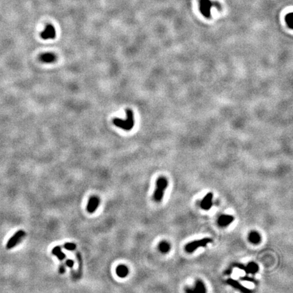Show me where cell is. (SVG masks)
<instances>
[{
    "label": "cell",
    "mask_w": 293,
    "mask_h": 293,
    "mask_svg": "<svg viewBox=\"0 0 293 293\" xmlns=\"http://www.w3.org/2000/svg\"><path fill=\"white\" fill-rule=\"evenodd\" d=\"M227 283L233 288H234V289H237V290H239V291L243 293H248L252 292L251 290H249L248 289H247V288L244 286H242L240 283L237 282V281L234 279H231V278H229V279L227 280Z\"/></svg>",
    "instance_id": "9"
},
{
    "label": "cell",
    "mask_w": 293,
    "mask_h": 293,
    "mask_svg": "<svg viewBox=\"0 0 293 293\" xmlns=\"http://www.w3.org/2000/svg\"><path fill=\"white\" fill-rule=\"evenodd\" d=\"M285 21L286 23V25L289 26V27L292 29L293 27V14L290 12L286 14L285 17Z\"/></svg>",
    "instance_id": "18"
},
{
    "label": "cell",
    "mask_w": 293,
    "mask_h": 293,
    "mask_svg": "<svg viewBox=\"0 0 293 293\" xmlns=\"http://www.w3.org/2000/svg\"><path fill=\"white\" fill-rule=\"evenodd\" d=\"M168 181L164 177H160L156 181V188L153 198L156 202H160L164 198L166 189L168 187Z\"/></svg>",
    "instance_id": "2"
},
{
    "label": "cell",
    "mask_w": 293,
    "mask_h": 293,
    "mask_svg": "<svg viewBox=\"0 0 293 293\" xmlns=\"http://www.w3.org/2000/svg\"><path fill=\"white\" fill-rule=\"evenodd\" d=\"M248 240L253 244H258L261 241V236L257 231H253L248 235Z\"/></svg>",
    "instance_id": "13"
},
{
    "label": "cell",
    "mask_w": 293,
    "mask_h": 293,
    "mask_svg": "<svg viewBox=\"0 0 293 293\" xmlns=\"http://www.w3.org/2000/svg\"><path fill=\"white\" fill-rule=\"evenodd\" d=\"M206 287L204 283L201 282V280H198L196 283L195 288L194 289L191 290V292H200V293H204L206 292Z\"/></svg>",
    "instance_id": "15"
},
{
    "label": "cell",
    "mask_w": 293,
    "mask_h": 293,
    "mask_svg": "<svg viewBox=\"0 0 293 293\" xmlns=\"http://www.w3.org/2000/svg\"><path fill=\"white\" fill-rule=\"evenodd\" d=\"M233 265H234V267H237V268L240 269V270H243L246 273H248V274H250L249 269H248V266H247V265H243V264H241V263H235Z\"/></svg>",
    "instance_id": "20"
},
{
    "label": "cell",
    "mask_w": 293,
    "mask_h": 293,
    "mask_svg": "<svg viewBox=\"0 0 293 293\" xmlns=\"http://www.w3.org/2000/svg\"><path fill=\"white\" fill-rule=\"evenodd\" d=\"M159 249L162 253H167L170 250V245L166 241L161 242L159 244Z\"/></svg>",
    "instance_id": "16"
},
{
    "label": "cell",
    "mask_w": 293,
    "mask_h": 293,
    "mask_svg": "<svg viewBox=\"0 0 293 293\" xmlns=\"http://www.w3.org/2000/svg\"><path fill=\"white\" fill-rule=\"evenodd\" d=\"M128 268L124 265H119L116 268V274L121 278H126L128 275Z\"/></svg>",
    "instance_id": "12"
},
{
    "label": "cell",
    "mask_w": 293,
    "mask_h": 293,
    "mask_svg": "<svg viewBox=\"0 0 293 293\" xmlns=\"http://www.w3.org/2000/svg\"><path fill=\"white\" fill-rule=\"evenodd\" d=\"M212 242V240L209 237H204V238L195 240V241L191 242L190 243L187 244L185 246V251L187 253H193L196 251L197 249L200 248V247H205L207 246L208 244L211 243Z\"/></svg>",
    "instance_id": "3"
},
{
    "label": "cell",
    "mask_w": 293,
    "mask_h": 293,
    "mask_svg": "<svg viewBox=\"0 0 293 293\" xmlns=\"http://www.w3.org/2000/svg\"><path fill=\"white\" fill-rule=\"evenodd\" d=\"M25 232L23 230H19V231H16L7 242L6 246V248L8 250H10L14 248L22 240L23 237H25Z\"/></svg>",
    "instance_id": "5"
},
{
    "label": "cell",
    "mask_w": 293,
    "mask_h": 293,
    "mask_svg": "<svg viewBox=\"0 0 293 293\" xmlns=\"http://www.w3.org/2000/svg\"><path fill=\"white\" fill-rule=\"evenodd\" d=\"M41 37L44 40L54 39L56 37V30H55V28L51 25H47L45 30L41 33Z\"/></svg>",
    "instance_id": "7"
},
{
    "label": "cell",
    "mask_w": 293,
    "mask_h": 293,
    "mask_svg": "<svg viewBox=\"0 0 293 293\" xmlns=\"http://www.w3.org/2000/svg\"><path fill=\"white\" fill-rule=\"evenodd\" d=\"M77 258H78L79 261V275L81 276V275H82V258H81V255L80 253L77 254Z\"/></svg>",
    "instance_id": "21"
},
{
    "label": "cell",
    "mask_w": 293,
    "mask_h": 293,
    "mask_svg": "<svg viewBox=\"0 0 293 293\" xmlns=\"http://www.w3.org/2000/svg\"><path fill=\"white\" fill-rule=\"evenodd\" d=\"M65 265L69 268H72L74 265V261L71 259H67L65 262Z\"/></svg>",
    "instance_id": "23"
},
{
    "label": "cell",
    "mask_w": 293,
    "mask_h": 293,
    "mask_svg": "<svg viewBox=\"0 0 293 293\" xmlns=\"http://www.w3.org/2000/svg\"><path fill=\"white\" fill-rule=\"evenodd\" d=\"M126 114L127 117L126 119L116 118L114 119V124L124 130L129 131L133 129L134 124L133 112L130 109H127Z\"/></svg>",
    "instance_id": "1"
},
{
    "label": "cell",
    "mask_w": 293,
    "mask_h": 293,
    "mask_svg": "<svg viewBox=\"0 0 293 293\" xmlns=\"http://www.w3.org/2000/svg\"><path fill=\"white\" fill-rule=\"evenodd\" d=\"M52 253L54 254V256H56L57 258H58L60 261H63L64 259L66 258V255L62 251L61 247L59 246H55L52 250Z\"/></svg>",
    "instance_id": "14"
},
{
    "label": "cell",
    "mask_w": 293,
    "mask_h": 293,
    "mask_svg": "<svg viewBox=\"0 0 293 293\" xmlns=\"http://www.w3.org/2000/svg\"><path fill=\"white\" fill-rule=\"evenodd\" d=\"M59 273H61V274H63V273L64 272H65V271H66L65 266H64V265H62V264H61V265L59 266Z\"/></svg>",
    "instance_id": "24"
},
{
    "label": "cell",
    "mask_w": 293,
    "mask_h": 293,
    "mask_svg": "<svg viewBox=\"0 0 293 293\" xmlns=\"http://www.w3.org/2000/svg\"><path fill=\"white\" fill-rule=\"evenodd\" d=\"M247 266H248V267L249 269V271H250V273H251V274H253V275L256 274V273H257L259 270V265L254 262L249 263L248 265H247Z\"/></svg>",
    "instance_id": "17"
},
{
    "label": "cell",
    "mask_w": 293,
    "mask_h": 293,
    "mask_svg": "<svg viewBox=\"0 0 293 293\" xmlns=\"http://www.w3.org/2000/svg\"><path fill=\"white\" fill-rule=\"evenodd\" d=\"M240 279L243 281H248V282H251L253 283H256V280H254L253 278H250L248 276H243V277L240 278Z\"/></svg>",
    "instance_id": "22"
},
{
    "label": "cell",
    "mask_w": 293,
    "mask_h": 293,
    "mask_svg": "<svg viewBox=\"0 0 293 293\" xmlns=\"http://www.w3.org/2000/svg\"><path fill=\"white\" fill-rule=\"evenodd\" d=\"M63 247L64 249L67 250L69 251H75L77 248V246L75 244L71 243V242H67V243L64 244Z\"/></svg>",
    "instance_id": "19"
},
{
    "label": "cell",
    "mask_w": 293,
    "mask_h": 293,
    "mask_svg": "<svg viewBox=\"0 0 293 293\" xmlns=\"http://www.w3.org/2000/svg\"><path fill=\"white\" fill-rule=\"evenodd\" d=\"M40 60L44 63H52L56 61V56L51 52H46L41 55Z\"/></svg>",
    "instance_id": "11"
},
{
    "label": "cell",
    "mask_w": 293,
    "mask_h": 293,
    "mask_svg": "<svg viewBox=\"0 0 293 293\" xmlns=\"http://www.w3.org/2000/svg\"><path fill=\"white\" fill-rule=\"evenodd\" d=\"M100 204V199L97 196H92L89 199L87 207V211L90 214H92L97 210Z\"/></svg>",
    "instance_id": "6"
},
{
    "label": "cell",
    "mask_w": 293,
    "mask_h": 293,
    "mask_svg": "<svg viewBox=\"0 0 293 293\" xmlns=\"http://www.w3.org/2000/svg\"><path fill=\"white\" fill-rule=\"evenodd\" d=\"M234 220V217L231 215H224L220 216L218 219V224L220 227H227Z\"/></svg>",
    "instance_id": "10"
},
{
    "label": "cell",
    "mask_w": 293,
    "mask_h": 293,
    "mask_svg": "<svg viewBox=\"0 0 293 293\" xmlns=\"http://www.w3.org/2000/svg\"><path fill=\"white\" fill-rule=\"evenodd\" d=\"M212 198H213V193H208L206 194L203 200H201L200 206L203 210H208L212 208Z\"/></svg>",
    "instance_id": "8"
},
{
    "label": "cell",
    "mask_w": 293,
    "mask_h": 293,
    "mask_svg": "<svg viewBox=\"0 0 293 293\" xmlns=\"http://www.w3.org/2000/svg\"><path fill=\"white\" fill-rule=\"evenodd\" d=\"M200 10L201 14L206 18H210L211 15V8L213 7H218V4L213 2L211 0H200Z\"/></svg>",
    "instance_id": "4"
}]
</instances>
